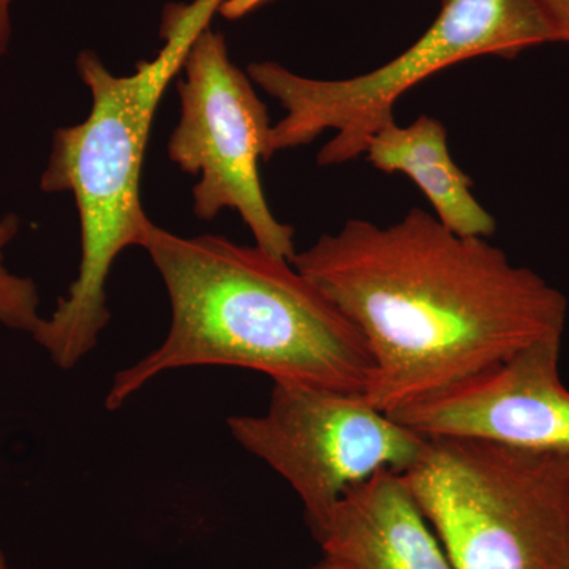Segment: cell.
Returning <instances> with one entry per match:
<instances>
[{
	"label": "cell",
	"instance_id": "obj_7",
	"mask_svg": "<svg viewBox=\"0 0 569 569\" xmlns=\"http://www.w3.org/2000/svg\"><path fill=\"white\" fill-rule=\"evenodd\" d=\"M182 69L181 119L168 156L182 171L200 178L193 187L194 216L212 220L222 209H233L254 246L291 261L293 227L276 219L260 181L258 164L269 160L272 126L252 80L231 61L223 36L209 26L193 40Z\"/></svg>",
	"mask_w": 569,
	"mask_h": 569
},
{
	"label": "cell",
	"instance_id": "obj_14",
	"mask_svg": "<svg viewBox=\"0 0 569 569\" xmlns=\"http://www.w3.org/2000/svg\"><path fill=\"white\" fill-rule=\"evenodd\" d=\"M11 0H0V59L7 54L11 41Z\"/></svg>",
	"mask_w": 569,
	"mask_h": 569
},
{
	"label": "cell",
	"instance_id": "obj_1",
	"mask_svg": "<svg viewBox=\"0 0 569 569\" xmlns=\"http://www.w3.org/2000/svg\"><path fill=\"white\" fill-rule=\"evenodd\" d=\"M291 263L358 329L372 359L365 397L388 415L563 336L567 323L561 291L425 209L388 227L348 220Z\"/></svg>",
	"mask_w": 569,
	"mask_h": 569
},
{
	"label": "cell",
	"instance_id": "obj_10",
	"mask_svg": "<svg viewBox=\"0 0 569 569\" xmlns=\"http://www.w3.org/2000/svg\"><path fill=\"white\" fill-rule=\"evenodd\" d=\"M367 160L383 173L408 176L448 230L467 238L496 233L497 222L471 192L470 176L452 160L443 123L422 114L407 127L389 122L373 134Z\"/></svg>",
	"mask_w": 569,
	"mask_h": 569
},
{
	"label": "cell",
	"instance_id": "obj_11",
	"mask_svg": "<svg viewBox=\"0 0 569 569\" xmlns=\"http://www.w3.org/2000/svg\"><path fill=\"white\" fill-rule=\"evenodd\" d=\"M20 230L13 213L0 219V325L33 335L41 317L39 290L28 277L14 276L3 264V250Z\"/></svg>",
	"mask_w": 569,
	"mask_h": 569
},
{
	"label": "cell",
	"instance_id": "obj_2",
	"mask_svg": "<svg viewBox=\"0 0 569 569\" xmlns=\"http://www.w3.org/2000/svg\"><path fill=\"white\" fill-rule=\"evenodd\" d=\"M141 247L167 288L170 329L156 350L112 377L108 410L186 367H239L274 383L365 395L372 372L365 340L287 258L222 236L182 238L156 223Z\"/></svg>",
	"mask_w": 569,
	"mask_h": 569
},
{
	"label": "cell",
	"instance_id": "obj_6",
	"mask_svg": "<svg viewBox=\"0 0 569 569\" xmlns=\"http://www.w3.org/2000/svg\"><path fill=\"white\" fill-rule=\"evenodd\" d=\"M227 425L247 452L291 486L312 533L347 490L381 470L407 473L429 443L365 395L280 381L263 415H239Z\"/></svg>",
	"mask_w": 569,
	"mask_h": 569
},
{
	"label": "cell",
	"instance_id": "obj_3",
	"mask_svg": "<svg viewBox=\"0 0 569 569\" xmlns=\"http://www.w3.org/2000/svg\"><path fill=\"white\" fill-rule=\"evenodd\" d=\"M216 0L167 7L164 44L152 61L118 77L92 51H82L77 70L92 96L86 121L61 127L52 138L43 192L73 194L80 213L81 261L69 293L33 331L59 369H74L99 343L110 321L107 282L119 254L141 247L153 223L141 203V174L152 122L163 93L208 28Z\"/></svg>",
	"mask_w": 569,
	"mask_h": 569
},
{
	"label": "cell",
	"instance_id": "obj_15",
	"mask_svg": "<svg viewBox=\"0 0 569 569\" xmlns=\"http://www.w3.org/2000/svg\"><path fill=\"white\" fill-rule=\"evenodd\" d=\"M313 569H350L347 568L346 565L339 563V561L328 559V557H325L323 560L320 561V563L317 565Z\"/></svg>",
	"mask_w": 569,
	"mask_h": 569
},
{
	"label": "cell",
	"instance_id": "obj_9",
	"mask_svg": "<svg viewBox=\"0 0 569 569\" xmlns=\"http://www.w3.org/2000/svg\"><path fill=\"white\" fill-rule=\"evenodd\" d=\"M313 537L350 569H458L402 473L381 470L342 498Z\"/></svg>",
	"mask_w": 569,
	"mask_h": 569
},
{
	"label": "cell",
	"instance_id": "obj_16",
	"mask_svg": "<svg viewBox=\"0 0 569 569\" xmlns=\"http://www.w3.org/2000/svg\"><path fill=\"white\" fill-rule=\"evenodd\" d=\"M0 569H11L9 561H7V557L3 556L2 550H0Z\"/></svg>",
	"mask_w": 569,
	"mask_h": 569
},
{
	"label": "cell",
	"instance_id": "obj_5",
	"mask_svg": "<svg viewBox=\"0 0 569 569\" xmlns=\"http://www.w3.org/2000/svg\"><path fill=\"white\" fill-rule=\"evenodd\" d=\"M408 488L458 569H569V452L429 437Z\"/></svg>",
	"mask_w": 569,
	"mask_h": 569
},
{
	"label": "cell",
	"instance_id": "obj_13",
	"mask_svg": "<svg viewBox=\"0 0 569 569\" xmlns=\"http://www.w3.org/2000/svg\"><path fill=\"white\" fill-rule=\"evenodd\" d=\"M266 2L268 0H224L220 11H222L224 17L236 20V18L244 17V14L258 9V7L263 6Z\"/></svg>",
	"mask_w": 569,
	"mask_h": 569
},
{
	"label": "cell",
	"instance_id": "obj_12",
	"mask_svg": "<svg viewBox=\"0 0 569 569\" xmlns=\"http://www.w3.org/2000/svg\"><path fill=\"white\" fill-rule=\"evenodd\" d=\"M539 9L559 32L561 43H569V0H537Z\"/></svg>",
	"mask_w": 569,
	"mask_h": 569
},
{
	"label": "cell",
	"instance_id": "obj_8",
	"mask_svg": "<svg viewBox=\"0 0 569 569\" xmlns=\"http://www.w3.org/2000/svg\"><path fill=\"white\" fill-rule=\"evenodd\" d=\"M561 337H545L500 365L389 417L426 437L479 438L569 452V391L559 369Z\"/></svg>",
	"mask_w": 569,
	"mask_h": 569
},
{
	"label": "cell",
	"instance_id": "obj_4",
	"mask_svg": "<svg viewBox=\"0 0 569 569\" xmlns=\"http://www.w3.org/2000/svg\"><path fill=\"white\" fill-rule=\"evenodd\" d=\"M546 43L561 39L537 0H441L430 28L369 73L317 80L266 61L250 63L247 74L284 110L269 133V159L332 130L335 138L320 149L317 163L335 167L366 153L373 134L395 121L400 97L438 71L479 56L515 59Z\"/></svg>",
	"mask_w": 569,
	"mask_h": 569
}]
</instances>
